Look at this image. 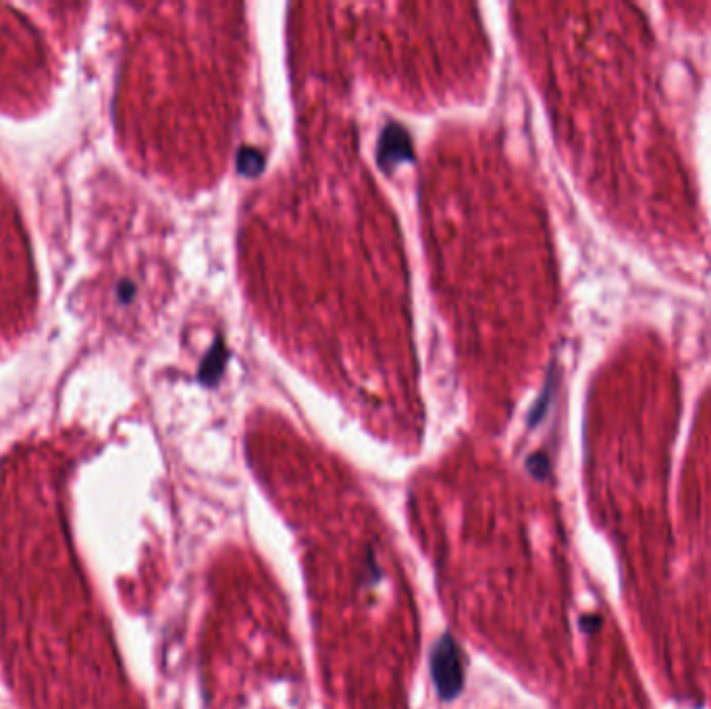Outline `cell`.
I'll return each mask as SVG.
<instances>
[{
  "instance_id": "cell-1",
  "label": "cell",
  "mask_w": 711,
  "mask_h": 709,
  "mask_svg": "<svg viewBox=\"0 0 711 709\" xmlns=\"http://www.w3.org/2000/svg\"><path fill=\"white\" fill-rule=\"evenodd\" d=\"M52 50L38 23L11 7H0V109L30 107L50 82Z\"/></svg>"
},
{
  "instance_id": "cell-2",
  "label": "cell",
  "mask_w": 711,
  "mask_h": 709,
  "mask_svg": "<svg viewBox=\"0 0 711 709\" xmlns=\"http://www.w3.org/2000/svg\"><path fill=\"white\" fill-rule=\"evenodd\" d=\"M34 310V262L17 208L0 183V352L28 331Z\"/></svg>"
},
{
  "instance_id": "cell-3",
  "label": "cell",
  "mask_w": 711,
  "mask_h": 709,
  "mask_svg": "<svg viewBox=\"0 0 711 709\" xmlns=\"http://www.w3.org/2000/svg\"><path fill=\"white\" fill-rule=\"evenodd\" d=\"M433 674H435V682H437V689H439L441 697L452 699L460 689L462 666H460L458 649L450 637H445L437 645L435 658H433Z\"/></svg>"
},
{
  "instance_id": "cell-4",
  "label": "cell",
  "mask_w": 711,
  "mask_h": 709,
  "mask_svg": "<svg viewBox=\"0 0 711 709\" xmlns=\"http://www.w3.org/2000/svg\"><path fill=\"white\" fill-rule=\"evenodd\" d=\"M597 626H599V618L597 616H589V618L583 620V628L585 630H595Z\"/></svg>"
}]
</instances>
